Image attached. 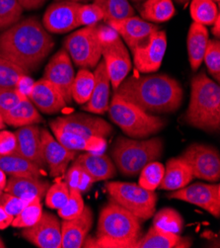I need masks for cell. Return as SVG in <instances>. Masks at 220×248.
Wrapping results in <instances>:
<instances>
[{
  "mask_svg": "<svg viewBox=\"0 0 220 248\" xmlns=\"http://www.w3.org/2000/svg\"><path fill=\"white\" fill-rule=\"evenodd\" d=\"M207 43L208 31L206 27L192 22L190 26L187 39L189 62L192 70H198L202 65Z\"/></svg>",
  "mask_w": 220,
  "mask_h": 248,
  "instance_id": "4316f807",
  "label": "cell"
},
{
  "mask_svg": "<svg viewBox=\"0 0 220 248\" xmlns=\"http://www.w3.org/2000/svg\"><path fill=\"white\" fill-rule=\"evenodd\" d=\"M17 152V139L14 133L0 131V155H9Z\"/></svg>",
  "mask_w": 220,
  "mask_h": 248,
  "instance_id": "7dc6e473",
  "label": "cell"
},
{
  "mask_svg": "<svg viewBox=\"0 0 220 248\" xmlns=\"http://www.w3.org/2000/svg\"><path fill=\"white\" fill-rule=\"evenodd\" d=\"M175 14L172 0H145L140 9L141 19L153 23L169 21Z\"/></svg>",
  "mask_w": 220,
  "mask_h": 248,
  "instance_id": "4dcf8cb0",
  "label": "cell"
},
{
  "mask_svg": "<svg viewBox=\"0 0 220 248\" xmlns=\"http://www.w3.org/2000/svg\"><path fill=\"white\" fill-rule=\"evenodd\" d=\"M74 162L79 164L88 173L94 182L113 178L117 173L114 161L104 154H82L75 157Z\"/></svg>",
  "mask_w": 220,
  "mask_h": 248,
  "instance_id": "d4e9b609",
  "label": "cell"
},
{
  "mask_svg": "<svg viewBox=\"0 0 220 248\" xmlns=\"http://www.w3.org/2000/svg\"><path fill=\"white\" fill-rule=\"evenodd\" d=\"M104 20V13L96 4H80L77 10L78 26H95Z\"/></svg>",
  "mask_w": 220,
  "mask_h": 248,
  "instance_id": "ee69618b",
  "label": "cell"
},
{
  "mask_svg": "<svg viewBox=\"0 0 220 248\" xmlns=\"http://www.w3.org/2000/svg\"><path fill=\"white\" fill-rule=\"evenodd\" d=\"M0 169L10 177L41 178L44 175L42 168L18 154L0 155Z\"/></svg>",
  "mask_w": 220,
  "mask_h": 248,
  "instance_id": "f1b7e54d",
  "label": "cell"
},
{
  "mask_svg": "<svg viewBox=\"0 0 220 248\" xmlns=\"http://www.w3.org/2000/svg\"><path fill=\"white\" fill-rule=\"evenodd\" d=\"M1 117L5 125L15 128L37 125L43 122V117L28 96H23L17 106Z\"/></svg>",
  "mask_w": 220,
  "mask_h": 248,
  "instance_id": "83f0119b",
  "label": "cell"
},
{
  "mask_svg": "<svg viewBox=\"0 0 220 248\" xmlns=\"http://www.w3.org/2000/svg\"><path fill=\"white\" fill-rule=\"evenodd\" d=\"M50 184L47 181L35 177H10L6 183L4 192L12 194L25 202L42 200L44 198Z\"/></svg>",
  "mask_w": 220,
  "mask_h": 248,
  "instance_id": "603a6c76",
  "label": "cell"
},
{
  "mask_svg": "<svg viewBox=\"0 0 220 248\" xmlns=\"http://www.w3.org/2000/svg\"><path fill=\"white\" fill-rule=\"evenodd\" d=\"M42 153L52 177H59L66 172L68 164L77 156V152L64 147L46 129L41 130Z\"/></svg>",
  "mask_w": 220,
  "mask_h": 248,
  "instance_id": "e0dca14e",
  "label": "cell"
},
{
  "mask_svg": "<svg viewBox=\"0 0 220 248\" xmlns=\"http://www.w3.org/2000/svg\"><path fill=\"white\" fill-rule=\"evenodd\" d=\"M95 84L94 73L87 68H80L72 84V99L77 104L84 105L89 101Z\"/></svg>",
  "mask_w": 220,
  "mask_h": 248,
  "instance_id": "1f68e13d",
  "label": "cell"
},
{
  "mask_svg": "<svg viewBox=\"0 0 220 248\" xmlns=\"http://www.w3.org/2000/svg\"><path fill=\"white\" fill-rule=\"evenodd\" d=\"M219 23H220V15L217 16L214 23L211 25V26H212L211 33L217 38H219V36H220V25H219Z\"/></svg>",
  "mask_w": 220,
  "mask_h": 248,
  "instance_id": "f907efd6",
  "label": "cell"
},
{
  "mask_svg": "<svg viewBox=\"0 0 220 248\" xmlns=\"http://www.w3.org/2000/svg\"><path fill=\"white\" fill-rule=\"evenodd\" d=\"M7 180H6V174L0 169V195H1L4 192L5 186H6Z\"/></svg>",
  "mask_w": 220,
  "mask_h": 248,
  "instance_id": "816d5d0a",
  "label": "cell"
},
{
  "mask_svg": "<svg viewBox=\"0 0 220 248\" xmlns=\"http://www.w3.org/2000/svg\"><path fill=\"white\" fill-rule=\"evenodd\" d=\"M75 72L71 59L64 48L59 51L48 62L44 68V79L52 82L61 93L65 102L72 101V84L74 81Z\"/></svg>",
  "mask_w": 220,
  "mask_h": 248,
  "instance_id": "5bb4252c",
  "label": "cell"
},
{
  "mask_svg": "<svg viewBox=\"0 0 220 248\" xmlns=\"http://www.w3.org/2000/svg\"><path fill=\"white\" fill-rule=\"evenodd\" d=\"M24 10H36L41 8L45 0H18Z\"/></svg>",
  "mask_w": 220,
  "mask_h": 248,
  "instance_id": "c3c4849f",
  "label": "cell"
},
{
  "mask_svg": "<svg viewBox=\"0 0 220 248\" xmlns=\"http://www.w3.org/2000/svg\"><path fill=\"white\" fill-rule=\"evenodd\" d=\"M14 217L9 215L1 206H0V230H5L11 226Z\"/></svg>",
  "mask_w": 220,
  "mask_h": 248,
  "instance_id": "681fc988",
  "label": "cell"
},
{
  "mask_svg": "<svg viewBox=\"0 0 220 248\" xmlns=\"http://www.w3.org/2000/svg\"><path fill=\"white\" fill-rule=\"evenodd\" d=\"M219 6L212 0H191L190 12L193 22L211 26L219 15Z\"/></svg>",
  "mask_w": 220,
  "mask_h": 248,
  "instance_id": "836d02e7",
  "label": "cell"
},
{
  "mask_svg": "<svg viewBox=\"0 0 220 248\" xmlns=\"http://www.w3.org/2000/svg\"><path fill=\"white\" fill-rule=\"evenodd\" d=\"M63 48L79 68H95L102 57V45L98 25L84 27L71 33L63 42Z\"/></svg>",
  "mask_w": 220,
  "mask_h": 248,
  "instance_id": "9c48e42d",
  "label": "cell"
},
{
  "mask_svg": "<svg viewBox=\"0 0 220 248\" xmlns=\"http://www.w3.org/2000/svg\"><path fill=\"white\" fill-rule=\"evenodd\" d=\"M104 13V20H119L134 16V9L128 0H94Z\"/></svg>",
  "mask_w": 220,
  "mask_h": 248,
  "instance_id": "e575fe53",
  "label": "cell"
},
{
  "mask_svg": "<svg viewBox=\"0 0 220 248\" xmlns=\"http://www.w3.org/2000/svg\"><path fill=\"white\" fill-rule=\"evenodd\" d=\"M204 62L213 80H220V42L219 40H208Z\"/></svg>",
  "mask_w": 220,
  "mask_h": 248,
  "instance_id": "b9f144b4",
  "label": "cell"
},
{
  "mask_svg": "<svg viewBox=\"0 0 220 248\" xmlns=\"http://www.w3.org/2000/svg\"><path fill=\"white\" fill-rule=\"evenodd\" d=\"M177 248L191 247V242L180 234L172 233L151 227L144 236H141L135 248Z\"/></svg>",
  "mask_w": 220,
  "mask_h": 248,
  "instance_id": "f546056e",
  "label": "cell"
},
{
  "mask_svg": "<svg viewBox=\"0 0 220 248\" xmlns=\"http://www.w3.org/2000/svg\"><path fill=\"white\" fill-rule=\"evenodd\" d=\"M212 1L215 2L217 4V6H219V1H220V0H212Z\"/></svg>",
  "mask_w": 220,
  "mask_h": 248,
  "instance_id": "6f0895ef",
  "label": "cell"
},
{
  "mask_svg": "<svg viewBox=\"0 0 220 248\" xmlns=\"http://www.w3.org/2000/svg\"><path fill=\"white\" fill-rule=\"evenodd\" d=\"M115 93L154 116L176 112L184 98L179 81L164 73L126 78Z\"/></svg>",
  "mask_w": 220,
  "mask_h": 248,
  "instance_id": "7a4b0ae2",
  "label": "cell"
},
{
  "mask_svg": "<svg viewBox=\"0 0 220 248\" xmlns=\"http://www.w3.org/2000/svg\"><path fill=\"white\" fill-rule=\"evenodd\" d=\"M54 46L53 37L36 17L19 20L0 34V57L27 73L39 68Z\"/></svg>",
  "mask_w": 220,
  "mask_h": 248,
  "instance_id": "6da1fadb",
  "label": "cell"
},
{
  "mask_svg": "<svg viewBox=\"0 0 220 248\" xmlns=\"http://www.w3.org/2000/svg\"><path fill=\"white\" fill-rule=\"evenodd\" d=\"M81 3L56 1L48 6L43 17V26L48 33L64 34L78 27L77 10Z\"/></svg>",
  "mask_w": 220,
  "mask_h": 248,
  "instance_id": "2e32d148",
  "label": "cell"
},
{
  "mask_svg": "<svg viewBox=\"0 0 220 248\" xmlns=\"http://www.w3.org/2000/svg\"><path fill=\"white\" fill-rule=\"evenodd\" d=\"M95 84L89 101L83 105V110L94 114L103 115L108 112L110 102V78L104 61L99 62L95 67Z\"/></svg>",
  "mask_w": 220,
  "mask_h": 248,
  "instance_id": "7402d4cb",
  "label": "cell"
},
{
  "mask_svg": "<svg viewBox=\"0 0 220 248\" xmlns=\"http://www.w3.org/2000/svg\"><path fill=\"white\" fill-rule=\"evenodd\" d=\"M4 247H6V246H5V243L3 242V240L1 239V237H0V248H4Z\"/></svg>",
  "mask_w": 220,
  "mask_h": 248,
  "instance_id": "9f6ffc18",
  "label": "cell"
},
{
  "mask_svg": "<svg viewBox=\"0 0 220 248\" xmlns=\"http://www.w3.org/2000/svg\"><path fill=\"white\" fill-rule=\"evenodd\" d=\"M111 200L123 207L141 221L151 218L156 212L157 195L135 183L109 182L106 184Z\"/></svg>",
  "mask_w": 220,
  "mask_h": 248,
  "instance_id": "52a82bcc",
  "label": "cell"
},
{
  "mask_svg": "<svg viewBox=\"0 0 220 248\" xmlns=\"http://www.w3.org/2000/svg\"><path fill=\"white\" fill-rule=\"evenodd\" d=\"M165 167L163 164L157 161H152L148 163L139 173L138 185L146 190L155 191L164 176Z\"/></svg>",
  "mask_w": 220,
  "mask_h": 248,
  "instance_id": "74e56055",
  "label": "cell"
},
{
  "mask_svg": "<svg viewBox=\"0 0 220 248\" xmlns=\"http://www.w3.org/2000/svg\"><path fill=\"white\" fill-rule=\"evenodd\" d=\"M27 204V202L12 194L5 192L0 195V206L13 217H16Z\"/></svg>",
  "mask_w": 220,
  "mask_h": 248,
  "instance_id": "bcb514c9",
  "label": "cell"
},
{
  "mask_svg": "<svg viewBox=\"0 0 220 248\" xmlns=\"http://www.w3.org/2000/svg\"><path fill=\"white\" fill-rule=\"evenodd\" d=\"M23 96L16 88H7V87H0V115H4L21 101Z\"/></svg>",
  "mask_w": 220,
  "mask_h": 248,
  "instance_id": "f6af8a7d",
  "label": "cell"
},
{
  "mask_svg": "<svg viewBox=\"0 0 220 248\" xmlns=\"http://www.w3.org/2000/svg\"><path fill=\"white\" fill-rule=\"evenodd\" d=\"M23 11L18 0H0V30L16 24L21 19Z\"/></svg>",
  "mask_w": 220,
  "mask_h": 248,
  "instance_id": "ab89813d",
  "label": "cell"
},
{
  "mask_svg": "<svg viewBox=\"0 0 220 248\" xmlns=\"http://www.w3.org/2000/svg\"><path fill=\"white\" fill-rule=\"evenodd\" d=\"M45 204L48 208L59 210L62 208L69 198V188L65 181H57L47 189L45 194Z\"/></svg>",
  "mask_w": 220,
  "mask_h": 248,
  "instance_id": "60d3db41",
  "label": "cell"
},
{
  "mask_svg": "<svg viewBox=\"0 0 220 248\" xmlns=\"http://www.w3.org/2000/svg\"><path fill=\"white\" fill-rule=\"evenodd\" d=\"M61 247L80 248L93 226V212L85 207L75 218L63 219L61 222Z\"/></svg>",
  "mask_w": 220,
  "mask_h": 248,
  "instance_id": "ffe728a7",
  "label": "cell"
},
{
  "mask_svg": "<svg viewBox=\"0 0 220 248\" xmlns=\"http://www.w3.org/2000/svg\"><path fill=\"white\" fill-rule=\"evenodd\" d=\"M108 26L113 28L119 37L123 38L131 51L149 38L151 34L159 30L157 25L145 21L137 16H132L119 20L107 21Z\"/></svg>",
  "mask_w": 220,
  "mask_h": 248,
  "instance_id": "ac0fdd59",
  "label": "cell"
},
{
  "mask_svg": "<svg viewBox=\"0 0 220 248\" xmlns=\"http://www.w3.org/2000/svg\"><path fill=\"white\" fill-rule=\"evenodd\" d=\"M108 112L112 122L131 139H147L159 133L166 126L164 118L144 112L116 93H114Z\"/></svg>",
  "mask_w": 220,
  "mask_h": 248,
  "instance_id": "8992f818",
  "label": "cell"
},
{
  "mask_svg": "<svg viewBox=\"0 0 220 248\" xmlns=\"http://www.w3.org/2000/svg\"><path fill=\"white\" fill-rule=\"evenodd\" d=\"M153 227L176 234H181L184 229V218L172 208H163L154 214Z\"/></svg>",
  "mask_w": 220,
  "mask_h": 248,
  "instance_id": "d6a6232c",
  "label": "cell"
},
{
  "mask_svg": "<svg viewBox=\"0 0 220 248\" xmlns=\"http://www.w3.org/2000/svg\"><path fill=\"white\" fill-rule=\"evenodd\" d=\"M17 139L16 154L34 162L40 168L44 169L46 164L42 153V135L41 129L37 125L24 126L15 133Z\"/></svg>",
  "mask_w": 220,
  "mask_h": 248,
  "instance_id": "44dd1931",
  "label": "cell"
},
{
  "mask_svg": "<svg viewBox=\"0 0 220 248\" xmlns=\"http://www.w3.org/2000/svg\"><path fill=\"white\" fill-rule=\"evenodd\" d=\"M166 49L167 35L165 31L159 29L132 51L135 68L141 73L158 71L162 64Z\"/></svg>",
  "mask_w": 220,
  "mask_h": 248,
  "instance_id": "4fadbf2b",
  "label": "cell"
},
{
  "mask_svg": "<svg viewBox=\"0 0 220 248\" xmlns=\"http://www.w3.org/2000/svg\"><path fill=\"white\" fill-rule=\"evenodd\" d=\"M84 208L82 194L76 190H69V198L66 204L58 210L59 216L62 219L75 218L83 212Z\"/></svg>",
  "mask_w": 220,
  "mask_h": 248,
  "instance_id": "7bdbcfd3",
  "label": "cell"
},
{
  "mask_svg": "<svg viewBox=\"0 0 220 248\" xmlns=\"http://www.w3.org/2000/svg\"><path fill=\"white\" fill-rule=\"evenodd\" d=\"M5 128V124H4V122H3V120H2V117H1V115H0V129H4Z\"/></svg>",
  "mask_w": 220,
  "mask_h": 248,
  "instance_id": "db71d44e",
  "label": "cell"
},
{
  "mask_svg": "<svg viewBox=\"0 0 220 248\" xmlns=\"http://www.w3.org/2000/svg\"><path fill=\"white\" fill-rule=\"evenodd\" d=\"M191 100L184 115L189 126L209 133L220 129V88L205 72L194 76L191 82Z\"/></svg>",
  "mask_w": 220,
  "mask_h": 248,
  "instance_id": "277c9868",
  "label": "cell"
},
{
  "mask_svg": "<svg viewBox=\"0 0 220 248\" xmlns=\"http://www.w3.org/2000/svg\"><path fill=\"white\" fill-rule=\"evenodd\" d=\"M98 35L102 45V57L114 90L123 82L132 68L128 48L118 34L110 26H98Z\"/></svg>",
  "mask_w": 220,
  "mask_h": 248,
  "instance_id": "ba28073f",
  "label": "cell"
},
{
  "mask_svg": "<svg viewBox=\"0 0 220 248\" xmlns=\"http://www.w3.org/2000/svg\"><path fill=\"white\" fill-rule=\"evenodd\" d=\"M64 181L69 190H76L81 194L89 191L93 183H95L88 173L75 162H73L72 166L64 173Z\"/></svg>",
  "mask_w": 220,
  "mask_h": 248,
  "instance_id": "d590c367",
  "label": "cell"
},
{
  "mask_svg": "<svg viewBox=\"0 0 220 248\" xmlns=\"http://www.w3.org/2000/svg\"><path fill=\"white\" fill-rule=\"evenodd\" d=\"M28 73L17 64L0 57V87L16 88L20 79Z\"/></svg>",
  "mask_w": 220,
  "mask_h": 248,
  "instance_id": "f35d334b",
  "label": "cell"
},
{
  "mask_svg": "<svg viewBox=\"0 0 220 248\" xmlns=\"http://www.w3.org/2000/svg\"><path fill=\"white\" fill-rule=\"evenodd\" d=\"M164 151V141L155 137L136 140L118 137L112 150V160L124 176L139 175L144 166L160 158Z\"/></svg>",
  "mask_w": 220,
  "mask_h": 248,
  "instance_id": "5b68a950",
  "label": "cell"
},
{
  "mask_svg": "<svg viewBox=\"0 0 220 248\" xmlns=\"http://www.w3.org/2000/svg\"><path fill=\"white\" fill-rule=\"evenodd\" d=\"M41 201L42 200L36 198V199L29 202L16 217H14L11 226L14 228L25 229L35 225L43 215V206Z\"/></svg>",
  "mask_w": 220,
  "mask_h": 248,
  "instance_id": "8d00e7d4",
  "label": "cell"
},
{
  "mask_svg": "<svg viewBox=\"0 0 220 248\" xmlns=\"http://www.w3.org/2000/svg\"><path fill=\"white\" fill-rule=\"evenodd\" d=\"M141 238V220L114 201L98 218L95 243L100 248H135Z\"/></svg>",
  "mask_w": 220,
  "mask_h": 248,
  "instance_id": "3957f363",
  "label": "cell"
},
{
  "mask_svg": "<svg viewBox=\"0 0 220 248\" xmlns=\"http://www.w3.org/2000/svg\"><path fill=\"white\" fill-rule=\"evenodd\" d=\"M132 1H134V2H139V1H145V0H132Z\"/></svg>",
  "mask_w": 220,
  "mask_h": 248,
  "instance_id": "680465c9",
  "label": "cell"
},
{
  "mask_svg": "<svg viewBox=\"0 0 220 248\" xmlns=\"http://www.w3.org/2000/svg\"><path fill=\"white\" fill-rule=\"evenodd\" d=\"M52 131L56 139L69 151L87 152L95 155H103L107 148V140L104 138H86L56 128H53Z\"/></svg>",
  "mask_w": 220,
  "mask_h": 248,
  "instance_id": "cb8c5ba5",
  "label": "cell"
},
{
  "mask_svg": "<svg viewBox=\"0 0 220 248\" xmlns=\"http://www.w3.org/2000/svg\"><path fill=\"white\" fill-rule=\"evenodd\" d=\"M56 1H60V0H56ZM64 1H72V2H76V3H87L91 0H64Z\"/></svg>",
  "mask_w": 220,
  "mask_h": 248,
  "instance_id": "f5cc1de1",
  "label": "cell"
},
{
  "mask_svg": "<svg viewBox=\"0 0 220 248\" xmlns=\"http://www.w3.org/2000/svg\"><path fill=\"white\" fill-rule=\"evenodd\" d=\"M28 98L38 110L47 115L59 113L67 104L59 90L44 78L34 82Z\"/></svg>",
  "mask_w": 220,
  "mask_h": 248,
  "instance_id": "d6986e66",
  "label": "cell"
},
{
  "mask_svg": "<svg viewBox=\"0 0 220 248\" xmlns=\"http://www.w3.org/2000/svg\"><path fill=\"white\" fill-rule=\"evenodd\" d=\"M191 169L193 178L217 182L220 178V155L215 147L192 143L180 156Z\"/></svg>",
  "mask_w": 220,
  "mask_h": 248,
  "instance_id": "30bf717a",
  "label": "cell"
},
{
  "mask_svg": "<svg viewBox=\"0 0 220 248\" xmlns=\"http://www.w3.org/2000/svg\"><path fill=\"white\" fill-rule=\"evenodd\" d=\"M193 179L191 169L181 157L171 158L165 166L164 176L159 189L175 191L189 185Z\"/></svg>",
  "mask_w": 220,
  "mask_h": 248,
  "instance_id": "484cf974",
  "label": "cell"
},
{
  "mask_svg": "<svg viewBox=\"0 0 220 248\" xmlns=\"http://www.w3.org/2000/svg\"><path fill=\"white\" fill-rule=\"evenodd\" d=\"M22 235L39 248L61 247V225L58 217L52 213L43 212L35 225L24 229Z\"/></svg>",
  "mask_w": 220,
  "mask_h": 248,
  "instance_id": "9a60e30c",
  "label": "cell"
},
{
  "mask_svg": "<svg viewBox=\"0 0 220 248\" xmlns=\"http://www.w3.org/2000/svg\"><path fill=\"white\" fill-rule=\"evenodd\" d=\"M170 199L184 201L200 207L216 218L220 217V185L193 183L186 187L171 191Z\"/></svg>",
  "mask_w": 220,
  "mask_h": 248,
  "instance_id": "7c38bea8",
  "label": "cell"
},
{
  "mask_svg": "<svg viewBox=\"0 0 220 248\" xmlns=\"http://www.w3.org/2000/svg\"><path fill=\"white\" fill-rule=\"evenodd\" d=\"M176 2H178L179 4H187L190 0H175Z\"/></svg>",
  "mask_w": 220,
  "mask_h": 248,
  "instance_id": "11a10c76",
  "label": "cell"
},
{
  "mask_svg": "<svg viewBox=\"0 0 220 248\" xmlns=\"http://www.w3.org/2000/svg\"><path fill=\"white\" fill-rule=\"evenodd\" d=\"M51 129L70 132L82 137L108 138L113 133L111 124L102 118L85 113H74L59 117L50 123Z\"/></svg>",
  "mask_w": 220,
  "mask_h": 248,
  "instance_id": "8fae6325",
  "label": "cell"
}]
</instances>
